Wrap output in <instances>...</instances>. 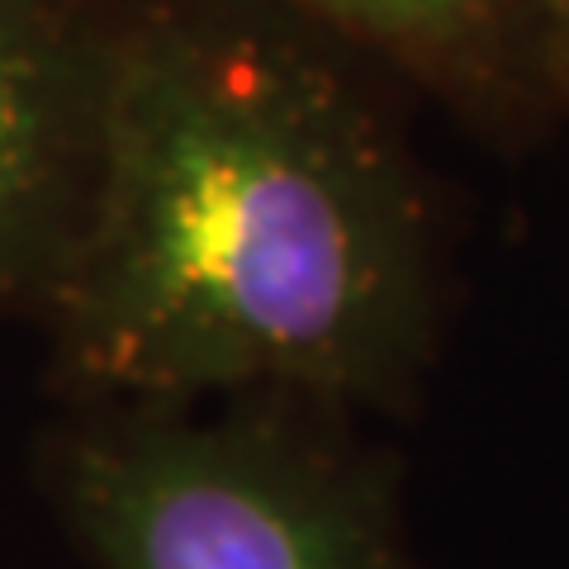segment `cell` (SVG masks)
<instances>
[{"mask_svg": "<svg viewBox=\"0 0 569 569\" xmlns=\"http://www.w3.org/2000/svg\"><path fill=\"white\" fill-rule=\"evenodd\" d=\"M437 313L427 186L347 48L271 0H114L91 204L33 313L71 403L389 413Z\"/></svg>", "mask_w": 569, "mask_h": 569, "instance_id": "1", "label": "cell"}, {"mask_svg": "<svg viewBox=\"0 0 569 569\" xmlns=\"http://www.w3.org/2000/svg\"><path fill=\"white\" fill-rule=\"evenodd\" d=\"M43 485L96 569H408L389 460L305 403L77 408Z\"/></svg>", "mask_w": 569, "mask_h": 569, "instance_id": "2", "label": "cell"}, {"mask_svg": "<svg viewBox=\"0 0 569 569\" xmlns=\"http://www.w3.org/2000/svg\"><path fill=\"white\" fill-rule=\"evenodd\" d=\"M114 0H0V318L39 313L91 204Z\"/></svg>", "mask_w": 569, "mask_h": 569, "instance_id": "3", "label": "cell"}, {"mask_svg": "<svg viewBox=\"0 0 569 569\" xmlns=\"http://www.w3.org/2000/svg\"><path fill=\"white\" fill-rule=\"evenodd\" d=\"M356 62L395 71L475 129L531 133L569 110L537 0H271Z\"/></svg>", "mask_w": 569, "mask_h": 569, "instance_id": "4", "label": "cell"}, {"mask_svg": "<svg viewBox=\"0 0 569 569\" xmlns=\"http://www.w3.org/2000/svg\"><path fill=\"white\" fill-rule=\"evenodd\" d=\"M537 14H541V29L550 39V52H556V67L569 86V0H537Z\"/></svg>", "mask_w": 569, "mask_h": 569, "instance_id": "5", "label": "cell"}]
</instances>
